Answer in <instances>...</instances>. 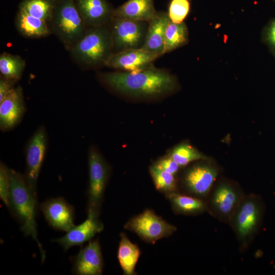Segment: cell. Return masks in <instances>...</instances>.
<instances>
[{
	"mask_svg": "<svg viewBox=\"0 0 275 275\" xmlns=\"http://www.w3.org/2000/svg\"><path fill=\"white\" fill-rule=\"evenodd\" d=\"M102 78L116 92L141 98L162 97L173 92L177 87L173 75L154 67L135 72L106 73Z\"/></svg>",
	"mask_w": 275,
	"mask_h": 275,
	"instance_id": "obj_1",
	"label": "cell"
},
{
	"mask_svg": "<svg viewBox=\"0 0 275 275\" xmlns=\"http://www.w3.org/2000/svg\"><path fill=\"white\" fill-rule=\"evenodd\" d=\"M10 177L9 207L18 221L21 230L30 236L38 245L42 261L45 253L37 238L36 222L37 198L30 189L24 176L18 172L9 170Z\"/></svg>",
	"mask_w": 275,
	"mask_h": 275,
	"instance_id": "obj_2",
	"label": "cell"
},
{
	"mask_svg": "<svg viewBox=\"0 0 275 275\" xmlns=\"http://www.w3.org/2000/svg\"><path fill=\"white\" fill-rule=\"evenodd\" d=\"M262 208L259 196L245 195L228 223L235 234L241 252L249 249L258 232Z\"/></svg>",
	"mask_w": 275,
	"mask_h": 275,
	"instance_id": "obj_3",
	"label": "cell"
},
{
	"mask_svg": "<svg viewBox=\"0 0 275 275\" xmlns=\"http://www.w3.org/2000/svg\"><path fill=\"white\" fill-rule=\"evenodd\" d=\"M111 31L105 25L92 27L71 48L73 56L88 66L104 64L113 53Z\"/></svg>",
	"mask_w": 275,
	"mask_h": 275,
	"instance_id": "obj_4",
	"label": "cell"
},
{
	"mask_svg": "<svg viewBox=\"0 0 275 275\" xmlns=\"http://www.w3.org/2000/svg\"><path fill=\"white\" fill-rule=\"evenodd\" d=\"M51 21L55 33L66 46L71 48L86 32V23L74 0H58Z\"/></svg>",
	"mask_w": 275,
	"mask_h": 275,
	"instance_id": "obj_5",
	"label": "cell"
},
{
	"mask_svg": "<svg viewBox=\"0 0 275 275\" xmlns=\"http://www.w3.org/2000/svg\"><path fill=\"white\" fill-rule=\"evenodd\" d=\"M245 195L236 184L221 181L213 185L205 200L207 212L219 221L228 224Z\"/></svg>",
	"mask_w": 275,
	"mask_h": 275,
	"instance_id": "obj_6",
	"label": "cell"
},
{
	"mask_svg": "<svg viewBox=\"0 0 275 275\" xmlns=\"http://www.w3.org/2000/svg\"><path fill=\"white\" fill-rule=\"evenodd\" d=\"M89 187L87 212L99 214L106 187L109 170L102 155L93 147L88 154Z\"/></svg>",
	"mask_w": 275,
	"mask_h": 275,
	"instance_id": "obj_7",
	"label": "cell"
},
{
	"mask_svg": "<svg viewBox=\"0 0 275 275\" xmlns=\"http://www.w3.org/2000/svg\"><path fill=\"white\" fill-rule=\"evenodd\" d=\"M125 229L135 233L143 240L154 243L159 239L171 236L177 228L150 209L130 219L124 226Z\"/></svg>",
	"mask_w": 275,
	"mask_h": 275,
	"instance_id": "obj_8",
	"label": "cell"
},
{
	"mask_svg": "<svg viewBox=\"0 0 275 275\" xmlns=\"http://www.w3.org/2000/svg\"><path fill=\"white\" fill-rule=\"evenodd\" d=\"M111 31L113 48L117 51L142 48L148 27L146 21L112 17Z\"/></svg>",
	"mask_w": 275,
	"mask_h": 275,
	"instance_id": "obj_9",
	"label": "cell"
},
{
	"mask_svg": "<svg viewBox=\"0 0 275 275\" xmlns=\"http://www.w3.org/2000/svg\"><path fill=\"white\" fill-rule=\"evenodd\" d=\"M207 160L196 163L185 170L182 178L184 194L206 199L218 175L217 168Z\"/></svg>",
	"mask_w": 275,
	"mask_h": 275,
	"instance_id": "obj_10",
	"label": "cell"
},
{
	"mask_svg": "<svg viewBox=\"0 0 275 275\" xmlns=\"http://www.w3.org/2000/svg\"><path fill=\"white\" fill-rule=\"evenodd\" d=\"M47 145L45 128L37 129L28 143L26 152L25 180L34 195L37 197V183L44 158Z\"/></svg>",
	"mask_w": 275,
	"mask_h": 275,
	"instance_id": "obj_11",
	"label": "cell"
},
{
	"mask_svg": "<svg viewBox=\"0 0 275 275\" xmlns=\"http://www.w3.org/2000/svg\"><path fill=\"white\" fill-rule=\"evenodd\" d=\"M158 56L144 49H128L112 53L104 65L126 72H135L153 67Z\"/></svg>",
	"mask_w": 275,
	"mask_h": 275,
	"instance_id": "obj_12",
	"label": "cell"
},
{
	"mask_svg": "<svg viewBox=\"0 0 275 275\" xmlns=\"http://www.w3.org/2000/svg\"><path fill=\"white\" fill-rule=\"evenodd\" d=\"M87 219L81 224L74 226L63 237L53 241L58 243L65 251L74 246H81L90 240L96 234L100 233L104 228L99 219V213L87 212Z\"/></svg>",
	"mask_w": 275,
	"mask_h": 275,
	"instance_id": "obj_13",
	"label": "cell"
},
{
	"mask_svg": "<svg viewBox=\"0 0 275 275\" xmlns=\"http://www.w3.org/2000/svg\"><path fill=\"white\" fill-rule=\"evenodd\" d=\"M48 224L54 229L67 232L74 226V210L61 197L49 199L40 205Z\"/></svg>",
	"mask_w": 275,
	"mask_h": 275,
	"instance_id": "obj_14",
	"label": "cell"
},
{
	"mask_svg": "<svg viewBox=\"0 0 275 275\" xmlns=\"http://www.w3.org/2000/svg\"><path fill=\"white\" fill-rule=\"evenodd\" d=\"M73 272L78 275H100L103 270V259L97 240L90 241L81 249L73 260Z\"/></svg>",
	"mask_w": 275,
	"mask_h": 275,
	"instance_id": "obj_15",
	"label": "cell"
},
{
	"mask_svg": "<svg viewBox=\"0 0 275 275\" xmlns=\"http://www.w3.org/2000/svg\"><path fill=\"white\" fill-rule=\"evenodd\" d=\"M25 111L22 88L18 87L0 102V127L2 130L14 128Z\"/></svg>",
	"mask_w": 275,
	"mask_h": 275,
	"instance_id": "obj_16",
	"label": "cell"
},
{
	"mask_svg": "<svg viewBox=\"0 0 275 275\" xmlns=\"http://www.w3.org/2000/svg\"><path fill=\"white\" fill-rule=\"evenodd\" d=\"M86 24L92 27L105 25L112 18L113 10L106 0H74Z\"/></svg>",
	"mask_w": 275,
	"mask_h": 275,
	"instance_id": "obj_17",
	"label": "cell"
},
{
	"mask_svg": "<svg viewBox=\"0 0 275 275\" xmlns=\"http://www.w3.org/2000/svg\"><path fill=\"white\" fill-rule=\"evenodd\" d=\"M169 21L168 13L157 12L149 22L145 42L142 48L158 57L163 55L165 32Z\"/></svg>",
	"mask_w": 275,
	"mask_h": 275,
	"instance_id": "obj_18",
	"label": "cell"
},
{
	"mask_svg": "<svg viewBox=\"0 0 275 275\" xmlns=\"http://www.w3.org/2000/svg\"><path fill=\"white\" fill-rule=\"evenodd\" d=\"M156 13L153 0H128L113 10L112 17L149 22Z\"/></svg>",
	"mask_w": 275,
	"mask_h": 275,
	"instance_id": "obj_19",
	"label": "cell"
},
{
	"mask_svg": "<svg viewBox=\"0 0 275 275\" xmlns=\"http://www.w3.org/2000/svg\"><path fill=\"white\" fill-rule=\"evenodd\" d=\"M174 212L177 214L197 215L207 212L205 200L179 192L166 196Z\"/></svg>",
	"mask_w": 275,
	"mask_h": 275,
	"instance_id": "obj_20",
	"label": "cell"
},
{
	"mask_svg": "<svg viewBox=\"0 0 275 275\" xmlns=\"http://www.w3.org/2000/svg\"><path fill=\"white\" fill-rule=\"evenodd\" d=\"M141 254L136 244L132 243L124 233L120 234L118 259L125 275L136 274L135 268Z\"/></svg>",
	"mask_w": 275,
	"mask_h": 275,
	"instance_id": "obj_21",
	"label": "cell"
},
{
	"mask_svg": "<svg viewBox=\"0 0 275 275\" xmlns=\"http://www.w3.org/2000/svg\"><path fill=\"white\" fill-rule=\"evenodd\" d=\"M16 25L19 32L27 37H41L49 33L46 21L31 15L21 8L17 14Z\"/></svg>",
	"mask_w": 275,
	"mask_h": 275,
	"instance_id": "obj_22",
	"label": "cell"
},
{
	"mask_svg": "<svg viewBox=\"0 0 275 275\" xmlns=\"http://www.w3.org/2000/svg\"><path fill=\"white\" fill-rule=\"evenodd\" d=\"M188 40V31L185 23H176L170 20L165 32L163 54L183 46Z\"/></svg>",
	"mask_w": 275,
	"mask_h": 275,
	"instance_id": "obj_23",
	"label": "cell"
},
{
	"mask_svg": "<svg viewBox=\"0 0 275 275\" xmlns=\"http://www.w3.org/2000/svg\"><path fill=\"white\" fill-rule=\"evenodd\" d=\"M58 0H23L19 8L46 22L51 20Z\"/></svg>",
	"mask_w": 275,
	"mask_h": 275,
	"instance_id": "obj_24",
	"label": "cell"
},
{
	"mask_svg": "<svg viewBox=\"0 0 275 275\" xmlns=\"http://www.w3.org/2000/svg\"><path fill=\"white\" fill-rule=\"evenodd\" d=\"M169 155L180 167L198 160H208V158L192 146L186 143H181L174 147Z\"/></svg>",
	"mask_w": 275,
	"mask_h": 275,
	"instance_id": "obj_25",
	"label": "cell"
},
{
	"mask_svg": "<svg viewBox=\"0 0 275 275\" xmlns=\"http://www.w3.org/2000/svg\"><path fill=\"white\" fill-rule=\"evenodd\" d=\"M25 62L20 57L3 53L0 57V71L3 77L14 81L20 78Z\"/></svg>",
	"mask_w": 275,
	"mask_h": 275,
	"instance_id": "obj_26",
	"label": "cell"
},
{
	"mask_svg": "<svg viewBox=\"0 0 275 275\" xmlns=\"http://www.w3.org/2000/svg\"><path fill=\"white\" fill-rule=\"evenodd\" d=\"M149 172L157 190L166 196L179 192L174 175L162 170L153 164L150 167Z\"/></svg>",
	"mask_w": 275,
	"mask_h": 275,
	"instance_id": "obj_27",
	"label": "cell"
},
{
	"mask_svg": "<svg viewBox=\"0 0 275 275\" xmlns=\"http://www.w3.org/2000/svg\"><path fill=\"white\" fill-rule=\"evenodd\" d=\"M190 10L189 0H171L168 14L172 22L181 23L189 14Z\"/></svg>",
	"mask_w": 275,
	"mask_h": 275,
	"instance_id": "obj_28",
	"label": "cell"
},
{
	"mask_svg": "<svg viewBox=\"0 0 275 275\" xmlns=\"http://www.w3.org/2000/svg\"><path fill=\"white\" fill-rule=\"evenodd\" d=\"M9 169L3 163L0 164V198L1 200L9 208L10 196Z\"/></svg>",
	"mask_w": 275,
	"mask_h": 275,
	"instance_id": "obj_29",
	"label": "cell"
},
{
	"mask_svg": "<svg viewBox=\"0 0 275 275\" xmlns=\"http://www.w3.org/2000/svg\"><path fill=\"white\" fill-rule=\"evenodd\" d=\"M158 168L175 175L180 167L169 155L157 160L154 164Z\"/></svg>",
	"mask_w": 275,
	"mask_h": 275,
	"instance_id": "obj_30",
	"label": "cell"
},
{
	"mask_svg": "<svg viewBox=\"0 0 275 275\" xmlns=\"http://www.w3.org/2000/svg\"><path fill=\"white\" fill-rule=\"evenodd\" d=\"M263 39L275 55V18L271 19L265 26L263 33Z\"/></svg>",
	"mask_w": 275,
	"mask_h": 275,
	"instance_id": "obj_31",
	"label": "cell"
},
{
	"mask_svg": "<svg viewBox=\"0 0 275 275\" xmlns=\"http://www.w3.org/2000/svg\"><path fill=\"white\" fill-rule=\"evenodd\" d=\"M14 81L3 77L0 80V102L14 89Z\"/></svg>",
	"mask_w": 275,
	"mask_h": 275,
	"instance_id": "obj_32",
	"label": "cell"
},
{
	"mask_svg": "<svg viewBox=\"0 0 275 275\" xmlns=\"http://www.w3.org/2000/svg\"><path fill=\"white\" fill-rule=\"evenodd\" d=\"M275 1V0H274Z\"/></svg>",
	"mask_w": 275,
	"mask_h": 275,
	"instance_id": "obj_33",
	"label": "cell"
}]
</instances>
